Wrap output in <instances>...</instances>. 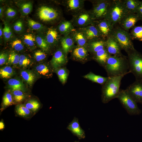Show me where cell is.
<instances>
[{
  "label": "cell",
  "instance_id": "cell-31",
  "mask_svg": "<svg viewBox=\"0 0 142 142\" xmlns=\"http://www.w3.org/2000/svg\"><path fill=\"white\" fill-rule=\"evenodd\" d=\"M23 42L29 48H33L35 47L36 41V38L35 36L31 34L24 35L23 37Z\"/></svg>",
  "mask_w": 142,
  "mask_h": 142
},
{
  "label": "cell",
  "instance_id": "cell-7",
  "mask_svg": "<svg viewBox=\"0 0 142 142\" xmlns=\"http://www.w3.org/2000/svg\"><path fill=\"white\" fill-rule=\"evenodd\" d=\"M111 0H102L94 1L91 11L95 20L105 18L109 7Z\"/></svg>",
  "mask_w": 142,
  "mask_h": 142
},
{
  "label": "cell",
  "instance_id": "cell-17",
  "mask_svg": "<svg viewBox=\"0 0 142 142\" xmlns=\"http://www.w3.org/2000/svg\"><path fill=\"white\" fill-rule=\"evenodd\" d=\"M23 104L34 115L42 107L41 103L37 98L35 97H30Z\"/></svg>",
  "mask_w": 142,
  "mask_h": 142
},
{
  "label": "cell",
  "instance_id": "cell-50",
  "mask_svg": "<svg viewBox=\"0 0 142 142\" xmlns=\"http://www.w3.org/2000/svg\"><path fill=\"white\" fill-rule=\"evenodd\" d=\"M5 128V124L3 119L1 120L0 121V130L3 131Z\"/></svg>",
  "mask_w": 142,
  "mask_h": 142
},
{
  "label": "cell",
  "instance_id": "cell-18",
  "mask_svg": "<svg viewBox=\"0 0 142 142\" xmlns=\"http://www.w3.org/2000/svg\"><path fill=\"white\" fill-rule=\"evenodd\" d=\"M67 62V59L63 52L60 50L56 51L51 60V63L53 67L57 69L64 64Z\"/></svg>",
  "mask_w": 142,
  "mask_h": 142
},
{
  "label": "cell",
  "instance_id": "cell-10",
  "mask_svg": "<svg viewBox=\"0 0 142 142\" xmlns=\"http://www.w3.org/2000/svg\"><path fill=\"white\" fill-rule=\"evenodd\" d=\"M57 11L52 8L42 6L38 9V15L39 18L44 21H48L55 19L58 16Z\"/></svg>",
  "mask_w": 142,
  "mask_h": 142
},
{
  "label": "cell",
  "instance_id": "cell-24",
  "mask_svg": "<svg viewBox=\"0 0 142 142\" xmlns=\"http://www.w3.org/2000/svg\"><path fill=\"white\" fill-rule=\"evenodd\" d=\"M8 83L9 90L11 91L20 90L25 91L23 83L18 79H11L8 80Z\"/></svg>",
  "mask_w": 142,
  "mask_h": 142
},
{
  "label": "cell",
  "instance_id": "cell-5",
  "mask_svg": "<svg viewBox=\"0 0 142 142\" xmlns=\"http://www.w3.org/2000/svg\"><path fill=\"white\" fill-rule=\"evenodd\" d=\"M127 53L129 71L134 75L136 80H142V54L135 49Z\"/></svg>",
  "mask_w": 142,
  "mask_h": 142
},
{
  "label": "cell",
  "instance_id": "cell-16",
  "mask_svg": "<svg viewBox=\"0 0 142 142\" xmlns=\"http://www.w3.org/2000/svg\"><path fill=\"white\" fill-rule=\"evenodd\" d=\"M14 112L16 116L27 120H30L35 115L25 106L23 103L15 105Z\"/></svg>",
  "mask_w": 142,
  "mask_h": 142
},
{
  "label": "cell",
  "instance_id": "cell-34",
  "mask_svg": "<svg viewBox=\"0 0 142 142\" xmlns=\"http://www.w3.org/2000/svg\"><path fill=\"white\" fill-rule=\"evenodd\" d=\"M58 36V33L56 30L53 29H49L47 32V42L48 44L53 43L57 40Z\"/></svg>",
  "mask_w": 142,
  "mask_h": 142
},
{
  "label": "cell",
  "instance_id": "cell-46",
  "mask_svg": "<svg viewBox=\"0 0 142 142\" xmlns=\"http://www.w3.org/2000/svg\"><path fill=\"white\" fill-rule=\"evenodd\" d=\"M9 55L8 54L5 53H2L0 55V65L2 66L8 61Z\"/></svg>",
  "mask_w": 142,
  "mask_h": 142
},
{
  "label": "cell",
  "instance_id": "cell-27",
  "mask_svg": "<svg viewBox=\"0 0 142 142\" xmlns=\"http://www.w3.org/2000/svg\"><path fill=\"white\" fill-rule=\"evenodd\" d=\"M61 44L64 53L67 54L73 47L74 42L71 37H67L62 39Z\"/></svg>",
  "mask_w": 142,
  "mask_h": 142
},
{
  "label": "cell",
  "instance_id": "cell-48",
  "mask_svg": "<svg viewBox=\"0 0 142 142\" xmlns=\"http://www.w3.org/2000/svg\"><path fill=\"white\" fill-rule=\"evenodd\" d=\"M16 14V12L11 8H8L7 9L6 14L8 17H13L15 16Z\"/></svg>",
  "mask_w": 142,
  "mask_h": 142
},
{
  "label": "cell",
  "instance_id": "cell-44",
  "mask_svg": "<svg viewBox=\"0 0 142 142\" xmlns=\"http://www.w3.org/2000/svg\"><path fill=\"white\" fill-rule=\"evenodd\" d=\"M28 23L29 26L33 30H38L40 29L43 27V26L41 24L32 19H28Z\"/></svg>",
  "mask_w": 142,
  "mask_h": 142
},
{
  "label": "cell",
  "instance_id": "cell-26",
  "mask_svg": "<svg viewBox=\"0 0 142 142\" xmlns=\"http://www.w3.org/2000/svg\"><path fill=\"white\" fill-rule=\"evenodd\" d=\"M21 75L23 79L29 85L31 86L36 78L35 74L28 70H23L21 72Z\"/></svg>",
  "mask_w": 142,
  "mask_h": 142
},
{
  "label": "cell",
  "instance_id": "cell-22",
  "mask_svg": "<svg viewBox=\"0 0 142 142\" xmlns=\"http://www.w3.org/2000/svg\"><path fill=\"white\" fill-rule=\"evenodd\" d=\"M122 1L128 13H136L141 2L138 0H123Z\"/></svg>",
  "mask_w": 142,
  "mask_h": 142
},
{
  "label": "cell",
  "instance_id": "cell-39",
  "mask_svg": "<svg viewBox=\"0 0 142 142\" xmlns=\"http://www.w3.org/2000/svg\"><path fill=\"white\" fill-rule=\"evenodd\" d=\"M31 60L27 56L22 54L20 55L19 60L18 64L19 67L22 68H26L30 64Z\"/></svg>",
  "mask_w": 142,
  "mask_h": 142
},
{
  "label": "cell",
  "instance_id": "cell-11",
  "mask_svg": "<svg viewBox=\"0 0 142 142\" xmlns=\"http://www.w3.org/2000/svg\"><path fill=\"white\" fill-rule=\"evenodd\" d=\"M105 48L110 55L121 56L123 55L119 44L110 35L106 38Z\"/></svg>",
  "mask_w": 142,
  "mask_h": 142
},
{
  "label": "cell",
  "instance_id": "cell-42",
  "mask_svg": "<svg viewBox=\"0 0 142 142\" xmlns=\"http://www.w3.org/2000/svg\"><path fill=\"white\" fill-rule=\"evenodd\" d=\"M3 35L6 40L9 39L12 36V33L9 26L5 23L3 29Z\"/></svg>",
  "mask_w": 142,
  "mask_h": 142
},
{
  "label": "cell",
  "instance_id": "cell-32",
  "mask_svg": "<svg viewBox=\"0 0 142 142\" xmlns=\"http://www.w3.org/2000/svg\"><path fill=\"white\" fill-rule=\"evenodd\" d=\"M73 54L75 57L78 59H83L87 56V52L84 47H80L74 49Z\"/></svg>",
  "mask_w": 142,
  "mask_h": 142
},
{
  "label": "cell",
  "instance_id": "cell-40",
  "mask_svg": "<svg viewBox=\"0 0 142 142\" xmlns=\"http://www.w3.org/2000/svg\"><path fill=\"white\" fill-rule=\"evenodd\" d=\"M72 26V24L70 22L68 21H64L59 25V30L61 33H64L70 29Z\"/></svg>",
  "mask_w": 142,
  "mask_h": 142
},
{
  "label": "cell",
  "instance_id": "cell-52",
  "mask_svg": "<svg viewBox=\"0 0 142 142\" xmlns=\"http://www.w3.org/2000/svg\"><path fill=\"white\" fill-rule=\"evenodd\" d=\"M2 8H0V14L1 16L2 15Z\"/></svg>",
  "mask_w": 142,
  "mask_h": 142
},
{
  "label": "cell",
  "instance_id": "cell-13",
  "mask_svg": "<svg viewBox=\"0 0 142 142\" xmlns=\"http://www.w3.org/2000/svg\"><path fill=\"white\" fill-rule=\"evenodd\" d=\"M140 19L136 13H128L124 17L119 23L120 27L128 31L135 26L136 23Z\"/></svg>",
  "mask_w": 142,
  "mask_h": 142
},
{
  "label": "cell",
  "instance_id": "cell-30",
  "mask_svg": "<svg viewBox=\"0 0 142 142\" xmlns=\"http://www.w3.org/2000/svg\"><path fill=\"white\" fill-rule=\"evenodd\" d=\"M14 74L13 69L10 66H6L0 69V76L1 78H10Z\"/></svg>",
  "mask_w": 142,
  "mask_h": 142
},
{
  "label": "cell",
  "instance_id": "cell-51",
  "mask_svg": "<svg viewBox=\"0 0 142 142\" xmlns=\"http://www.w3.org/2000/svg\"><path fill=\"white\" fill-rule=\"evenodd\" d=\"M2 28L1 27H0V37H1L2 36V35L3 34V32H2Z\"/></svg>",
  "mask_w": 142,
  "mask_h": 142
},
{
  "label": "cell",
  "instance_id": "cell-20",
  "mask_svg": "<svg viewBox=\"0 0 142 142\" xmlns=\"http://www.w3.org/2000/svg\"><path fill=\"white\" fill-rule=\"evenodd\" d=\"M14 105L13 96L11 91L9 90L4 94L0 108V114L8 107Z\"/></svg>",
  "mask_w": 142,
  "mask_h": 142
},
{
  "label": "cell",
  "instance_id": "cell-14",
  "mask_svg": "<svg viewBox=\"0 0 142 142\" xmlns=\"http://www.w3.org/2000/svg\"><path fill=\"white\" fill-rule=\"evenodd\" d=\"M95 23L103 38L105 39L110 35L114 27L106 19H103L95 21Z\"/></svg>",
  "mask_w": 142,
  "mask_h": 142
},
{
  "label": "cell",
  "instance_id": "cell-25",
  "mask_svg": "<svg viewBox=\"0 0 142 142\" xmlns=\"http://www.w3.org/2000/svg\"><path fill=\"white\" fill-rule=\"evenodd\" d=\"M84 77L92 81L101 84H104L107 81L109 77H104L95 74L90 72L84 75Z\"/></svg>",
  "mask_w": 142,
  "mask_h": 142
},
{
  "label": "cell",
  "instance_id": "cell-3",
  "mask_svg": "<svg viewBox=\"0 0 142 142\" xmlns=\"http://www.w3.org/2000/svg\"><path fill=\"white\" fill-rule=\"evenodd\" d=\"M128 14L121 0H111L105 18L113 27Z\"/></svg>",
  "mask_w": 142,
  "mask_h": 142
},
{
  "label": "cell",
  "instance_id": "cell-33",
  "mask_svg": "<svg viewBox=\"0 0 142 142\" xmlns=\"http://www.w3.org/2000/svg\"><path fill=\"white\" fill-rule=\"evenodd\" d=\"M74 37L78 44L80 47L84 46L87 39L83 32H77L74 34Z\"/></svg>",
  "mask_w": 142,
  "mask_h": 142
},
{
  "label": "cell",
  "instance_id": "cell-1",
  "mask_svg": "<svg viewBox=\"0 0 142 142\" xmlns=\"http://www.w3.org/2000/svg\"><path fill=\"white\" fill-rule=\"evenodd\" d=\"M108 75L111 77L126 74L130 73L127 57L121 56L110 55L104 66Z\"/></svg>",
  "mask_w": 142,
  "mask_h": 142
},
{
  "label": "cell",
  "instance_id": "cell-19",
  "mask_svg": "<svg viewBox=\"0 0 142 142\" xmlns=\"http://www.w3.org/2000/svg\"><path fill=\"white\" fill-rule=\"evenodd\" d=\"M13 96L14 105L24 103L30 97L29 93L20 90L11 91Z\"/></svg>",
  "mask_w": 142,
  "mask_h": 142
},
{
  "label": "cell",
  "instance_id": "cell-37",
  "mask_svg": "<svg viewBox=\"0 0 142 142\" xmlns=\"http://www.w3.org/2000/svg\"><path fill=\"white\" fill-rule=\"evenodd\" d=\"M36 42L38 46L43 50L48 51L49 48L48 44L44 39L39 36H37L36 37Z\"/></svg>",
  "mask_w": 142,
  "mask_h": 142
},
{
  "label": "cell",
  "instance_id": "cell-43",
  "mask_svg": "<svg viewBox=\"0 0 142 142\" xmlns=\"http://www.w3.org/2000/svg\"><path fill=\"white\" fill-rule=\"evenodd\" d=\"M46 56V54L45 52L39 50L36 51L34 54V58L37 62L43 60L45 58Z\"/></svg>",
  "mask_w": 142,
  "mask_h": 142
},
{
  "label": "cell",
  "instance_id": "cell-38",
  "mask_svg": "<svg viewBox=\"0 0 142 142\" xmlns=\"http://www.w3.org/2000/svg\"><path fill=\"white\" fill-rule=\"evenodd\" d=\"M57 73L60 81L63 84L66 82L68 77V74L66 69L61 68L58 69Z\"/></svg>",
  "mask_w": 142,
  "mask_h": 142
},
{
  "label": "cell",
  "instance_id": "cell-21",
  "mask_svg": "<svg viewBox=\"0 0 142 142\" xmlns=\"http://www.w3.org/2000/svg\"><path fill=\"white\" fill-rule=\"evenodd\" d=\"M105 40L100 38L91 41L89 44L90 51L94 54L97 52L105 48Z\"/></svg>",
  "mask_w": 142,
  "mask_h": 142
},
{
  "label": "cell",
  "instance_id": "cell-15",
  "mask_svg": "<svg viewBox=\"0 0 142 142\" xmlns=\"http://www.w3.org/2000/svg\"><path fill=\"white\" fill-rule=\"evenodd\" d=\"M83 32L87 40L91 41L103 38L95 22L84 28Z\"/></svg>",
  "mask_w": 142,
  "mask_h": 142
},
{
  "label": "cell",
  "instance_id": "cell-53",
  "mask_svg": "<svg viewBox=\"0 0 142 142\" xmlns=\"http://www.w3.org/2000/svg\"><path fill=\"white\" fill-rule=\"evenodd\" d=\"M74 142H79V141H74Z\"/></svg>",
  "mask_w": 142,
  "mask_h": 142
},
{
  "label": "cell",
  "instance_id": "cell-12",
  "mask_svg": "<svg viewBox=\"0 0 142 142\" xmlns=\"http://www.w3.org/2000/svg\"><path fill=\"white\" fill-rule=\"evenodd\" d=\"M67 129L70 131L73 135L77 136L79 140L83 139L85 137V131L81 127L78 119L75 117L69 123Z\"/></svg>",
  "mask_w": 142,
  "mask_h": 142
},
{
  "label": "cell",
  "instance_id": "cell-2",
  "mask_svg": "<svg viewBox=\"0 0 142 142\" xmlns=\"http://www.w3.org/2000/svg\"><path fill=\"white\" fill-rule=\"evenodd\" d=\"M126 74L108 77L106 82L103 84L102 89V99L104 103L117 98L119 94L121 80Z\"/></svg>",
  "mask_w": 142,
  "mask_h": 142
},
{
  "label": "cell",
  "instance_id": "cell-41",
  "mask_svg": "<svg viewBox=\"0 0 142 142\" xmlns=\"http://www.w3.org/2000/svg\"><path fill=\"white\" fill-rule=\"evenodd\" d=\"M11 45L13 48L17 51L22 50L24 48L22 42L19 39H16L13 41L11 43Z\"/></svg>",
  "mask_w": 142,
  "mask_h": 142
},
{
  "label": "cell",
  "instance_id": "cell-28",
  "mask_svg": "<svg viewBox=\"0 0 142 142\" xmlns=\"http://www.w3.org/2000/svg\"><path fill=\"white\" fill-rule=\"evenodd\" d=\"M130 34L132 40L142 41V24L140 26L133 27Z\"/></svg>",
  "mask_w": 142,
  "mask_h": 142
},
{
  "label": "cell",
  "instance_id": "cell-45",
  "mask_svg": "<svg viewBox=\"0 0 142 142\" xmlns=\"http://www.w3.org/2000/svg\"><path fill=\"white\" fill-rule=\"evenodd\" d=\"M32 8V4L31 3L28 2L23 4L21 7V9L23 12L27 15L31 11Z\"/></svg>",
  "mask_w": 142,
  "mask_h": 142
},
{
  "label": "cell",
  "instance_id": "cell-35",
  "mask_svg": "<svg viewBox=\"0 0 142 142\" xmlns=\"http://www.w3.org/2000/svg\"><path fill=\"white\" fill-rule=\"evenodd\" d=\"M67 5L69 9L72 11L77 10L81 7V1L79 0H69L67 1Z\"/></svg>",
  "mask_w": 142,
  "mask_h": 142
},
{
  "label": "cell",
  "instance_id": "cell-36",
  "mask_svg": "<svg viewBox=\"0 0 142 142\" xmlns=\"http://www.w3.org/2000/svg\"><path fill=\"white\" fill-rule=\"evenodd\" d=\"M20 55L16 53L12 52L9 55L8 63L14 66L18 64Z\"/></svg>",
  "mask_w": 142,
  "mask_h": 142
},
{
  "label": "cell",
  "instance_id": "cell-4",
  "mask_svg": "<svg viewBox=\"0 0 142 142\" xmlns=\"http://www.w3.org/2000/svg\"><path fill=\"white\" fill-rule=\"evenodd\" d=\"M110 35L126 53L135 49L130 34L120 27H114Z\"/></svg>",
  "mask_w": 142,
  "mask_h": 142
},
{
  "label": "cell",
  "instance_id": "cell-6",
  "mask_svg": "<svg viewBox=\"0 0 142 142\" xmlns=\"http://www.w3.org/2000/svg\"><path fill=\"white\" fill-rule=\"evenodd\" d=\"M117 98L130 115H139L141 113V110L138 107L137 103L126 89H120Z\"/></svg>",
  "mask_w": 142,
  "mask_h": 142
},
{
  "label": "cell",
  "instance_id": "cell-23",
  "mask_svg": "<svg viewBox=\"0 0 142 142\" xmlns=\"http://www.w3.org/2000/svg\"><path fill=\"white\" fill-rule=\"evenodd\" d=\"M94 59L104 67L108 57L110 55L107 52L105 48L95 53Z\"/></svg>",
  "mask_w": 142,
  "mask_h": 142
},
{
  "label": "cell",
  "instance_id": "cell-29",
  "mask_svg": "<svg viewBox=\"0 0 142 142\" xmlns=\"http://www.w3.org/2000/svg\"><path fill=\"white\" fill-rule=\"evenodd\" d=\"M35 69L39 74L42 76L48 77L51 75L49 68L44 64H41L37 65Z\"/></svg>",
  "mask_w": 142,
  "mask_h": 142
},
{
  "label": "cell",
  "instance_id": "cell-8",
  "mask_svg": "<svg viewBox=\"0 0 142 142\" xmlns=\"http://www.w3.org/2000/svg\"><path fill=\"white\" fill-rule=\"evenodd\" d=\"M74 19L75 24L79 26L92 24L96 20L91 11L80 12L75 16Z\"/></svg>",
  "mask_w": 142,
  "mask_h": 142
},
{
  "label": "cell",
  "instance_id": "cell-47",
  "mask_svg": "<svg viewBox=\"0 0 142 142\" xmlns=\"http://www.w3.org/2000/svg\"><path fill=\"white\" fill-rule=\"evenodd\" d=\"M23 27V24L22 22L19 21L15 23L13 26V29L16 32H20L22 31Z\"/></svg>",
  "mask_w": 142,
  "mask_h": 142
},
{
  "label": "cell",
  "instance_id": "cell-49",
  "mask_svg": "<svg viewBox=\"0 0 142 142\" xmlns=\"http://www.w3.org/2000/svg\"><path fill=\"white\" fill-rule=\"evenodd\" d=\"M136 13L138 15L140 20L142 21V1H141L137 9Z\"/></svg>",
  "mask_w": 142,
  "mask_h": 142
},
{
  "label": "cell",
  "instance_id": "cell-9",
  "mask_svg": "<svg viewBox=\"0 0 142 142\" xmlns=\"http://www.w3.org/2000/svg\"><path fill=\"white\" fill-rule=\"evenodd\" d=\"M126 90L137 103L142 104V80H136Z\"/></svg>",
  "mask_w": 142,
  "mask_h": 142
}]
</instances>
